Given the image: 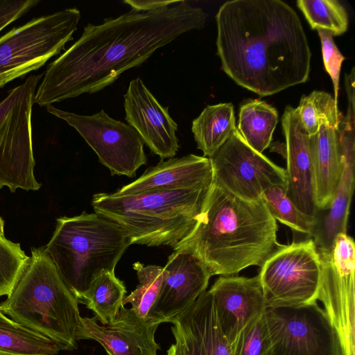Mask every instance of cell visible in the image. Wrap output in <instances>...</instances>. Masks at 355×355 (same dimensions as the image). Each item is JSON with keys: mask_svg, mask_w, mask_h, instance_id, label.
Wrapping results in <instances>:
<instances>
[{"mask_svg": "<svg viewBox=\"0 0 355 355\" xmlns=\"http://www.w3.org/2000/svg\"><path fill=\"white\" fill-rule=\"evenodd\" d=\"M207 17L202 8L180 1L157 10H132L98 25L88 24L79 39L47 65L34 102L47 107L98 92L181 35L203 28Z\"/></svg>", "mask_w": 355, "mask_h": 355, "instance_id": "cell-1", "label": "cell"}, {"mask_svg": "<svg viewBox=\"0 0 355 355\" xmlns=\"http://www.w3.org/2000/svg\"><path fill=\"white\" fill-rule=\"evenodd\" d=\"M221 69L263 97L306 83L311 53L300 19L281 0H232L216 15Z\"/></svg>", "mask_w": 355, "mask_h": 355, "instance_id": "cell-2", "label": "cell"}, {"mask_svg": "<svg viewBox=\"0 0 355 355\" xmlns=\"http://www.w3.org/2000/svg\"><path fill=\"white\" fill-rule=\"evenodd\" d=\"M277 225L262 199H242L214 180L196 225L175 249L192 252L211 276L261 266L280 245Z\"/></svg>", "mask_w": 355, "mask_h": 355, "instance_id": "cell-3", "label": "cell"}, {"mask_svg": "<svg viewBox=\"0 0 355 355\" xmlns=\"http://www.w3.org/2000/svg\"><path fill=\"white\" fill-rule=\"evenodd\" d=\"M210 186L125 195L99 193L91 204L94 212L120 225L131 244L175 249L194 230Z\"/></svg>", "mask_w": 355, "mask_h": 355, "instance_id": "cell-4", "label": "cell"}, {"mask_svg": "<svg viewBox=\"0 0 355 355\" xmlns=\"http://www.w3.org/2000/svg\"><path fill=\"white\" fill-rule=\"evenodd\" d=\"M78 301L61 279L44 247L31 248L28 262L0 311L20 324L56 343L77 348Z\"/></svg>", "mask_w": 355, "mask_h": 355, "instance_id": "cell-5", "label": "cell"}, {"mask_svg": "<svg viewBox=\"0 0 355 355\" xmlns=\"http://www.w3.org/2000/svg\"><path fill=\"white\" fill-rule=\"evenodd\" d=\"M131 245L125 231L112 220L83 212L57 218L55 230L44 247L61 279L78 300L105 271H114Z\"/></svg>", "mask_w": 355, "mask_h": 355, "instance_id": "cell-6", "label": "cell"}, {"mask_svg": "<svg viewBox=\"0 0 355 355\" xmlns=\"http://www.w3.org/2000/svg\"><path fill=\"white\" fill-rule=\"evenodd\" d=\"M81 18L69 8L33 18L0 37V88L44 66L73 39Z\"/></svg>", "mask_w": 355, "mask_h": 355, "instance_id": "cell-7", "label": "cell"}, {"mask_svg": "<svg viewBox=\"0 0 355 355\" xmlns=\"http://www.w3.org/2000/svg\"><path fill=\"white\" fill-rule=\"evenodd\" d=\"M42 76H29L0 102V189L15 192L41 188L34 175L32 112Z\"/></svg>", "mask_w": 355, "mask_h": 355, "instance_id": "cell-8", "label": "cell"}, {"mask_svg": "<svg viewBox=\"0 0 355 355\" xmlns=\"http://www.w3.org/2000/svg\"><path fill=\"white\" fill-rule=\"evenodd\" d=\"M321 268L313 239L280 245L263 262L257 275L266 307L316 302Z\"/></svg>", "mask_w": 355, "mask_h": 355, "instance_id": "cell-9", "label": "cell"}, {"mask_svg": "<svg viewBox=\"0 0 355 355\" xmlns=\"http://www.w3.org/2000/svg\"><path fill=\"white\" fill-rule=\"evenodd\" d=\"M321 278L318 300L324 307L340 341L342 355H355V243L338 234L331 248L318 251Z\"/></svg>", "mask_w": 355, "mask_h": 355, "instance_id": "cell-10", "label": "cell"}, {"mask_svg": "<svg viewBox=\"0 0 355 355\" xmlns=\"http://www.w3.org/2000/svg\"><path fill=\"white\" fill-rule=\"evenodd\" d=\"M269 355H342L338 335L316 302L266 307Z\"/></svg>", "mask_w": 355, "mask_h": 355, "instance_id": "cell-11", "label": "cell"}, {"mask_svg": "<svg viewBox=\"0 0 355 355\" xmlns=\"http://www.w3.org/2000/svg\"><path fill=\"white\" fill-rule=\"evenodd\" d=\"M46 110L76 130L112 175L132 177L146 163L144 142L138 132L130 125L110 117L104 110L89 116L53 105L47 106Z\"/></svg>", "mask_w": 355, "mask_h": 355, "instance_id": "cell-12", "label": "cell"}, {"mask_svg": "<svg viewBox=\"0 0 355 355\" xmlns=\"http://www.w3.org/2000/svg\"><path fill=\"white\" fill-rule=\"evenodd\" d=\"M209 159L214 181L242 199L257 201L270 187L286 188V170L252 148L237 128Z\"/></svg>", "mask_w": 355, "mask_h": 355, "instance_id": "cell-13", "label": "cell"}, {"mask_svg": "<svg viewBox=\"0 0 355 355\" xmlns=\"http://www.w3.org/2000/svg\"><path fill=\"white\" fill-rule=\"evenodd\" d=\"M211 277L192 252L175 250L163 268L160 291L147 320L159 324L170 322L206 291Z\"/></svg>", "mask_w": 355, "mask_h": 355, "instance_id": "cell-14", "label": "cell"}, {"mask_svg": "<svg viewBox=\"0 0 355 355\" xmlns=\"http://www.w3.org/2000/svg\"><path fill=\"white\" fill-rule=\"evenodd\" d=\"M125 120L140 135L151 152L162 159L172 158L179 148L178 124L146 87L143 80H132L124 94Z\"/></svg>", "mask_w": 355, "mask_h": 355, "instance_id": "cell-15", "label": "cell"}, {"mask_svg": "<svg viewBox=\"0 0 355 355\" xmlns=\"http://www.w3.org/2000/svg\"><path fill=\"white\" fill-rule=\"evenodd\" d=\"M158 326L122 306L108 324H99L95 316L81 317L76 338L96 340L108 355H157L160 349L155 340Z\"/></svg>", "mask_w": 355, "mask_h": 355, "instance_id": "cell-16", "label": "cell"}, {"mask_svg": "<svg viewBox=\"0 0 355 355\" xmlns=\"http://www.w3.org/2000/svg\"><path fill=\"white\" fill-rule=\"evenodd\" d=\"M175 355H232L208 291L171 321Z\"/></svg>", "mask_w": 355, "mask_h": 355, "instance_id": "cell-17", "label": "cell"}, {"mask_svg": "<svg viewBox=\"0 0 355 355\" xmlns=\"http://www.w3.org/2000/svg\"><path fill=\"white\" fill-rule=\"evenodd\" d=\"M208 292L220 329L231 344L241 330L266 308L258 275L220 276Z\"/></svg>", "mask_w": 355, "mask_h": 355, "instance_id": "cell-18", "label": "cell"}, {"mask_svg": "<svg viewBox=\"0 0 355 355\" xmlns=\"http://www.w3.org/2000/svg\"><path fill=\"white\" fill-rule=\"evenodd\" d=\"M286 139V193L302 213L317 217L309 137L296 108L287 105L282 117Z\"/></svg>", "mask_w": 355, "mask_h": 355, "instance_id": "cell-19", "label": "cell"}, {"mask_svg": "<svg viewBox=\"0 0 355 355\" xmlns=\"http://www.w3.org/2000/svg\"><path fill=\"white\" fill-rule=\"evenodd\" d=\"M343 161L341 177L331 204L318 223L312 236L319 251L329 250L336 236L346 233L354 189L355 119L344 117L337 129ZM320 212V211H319Z\"/></svg>", "mask_w": 355, "mask_h": 355, "instance_id": "cell-20", "label": "cell"}, {"mask_svg": "<svg viewBox=\"0 0 355 355\" xmlns=\"http://www.w3.org/2000/svg\"><path fill=\"white\" fill-rule=\"evenodd\" d=\"M214 180L210 159L189 154L162 159L148 168L138 179L115 191L116 195L180 188L207 187Z\"/></svg>", "mask_w": 355, "mask_h": 355, "instance_id": "cell-21", "label": "cell"}, {"mask_svg": "<svg viewBox=\"0 0 355 355\" xmlns=\"http://www.w3.org/2000/svg\"><path fill=\"white\" fill-rule=\"evenodd\" d=\"M314 200L318 211L328 209L339 183L343 161L337 130L326 122L310 135Z\"/></svg>", "mask_w": 355, "mask_h": 355, "instance_id": "cell-22", "label": "cell"}, {"mask_svg": "<svg viewBox=\"0 0 355 355\" xmlns=\"http://www.w3.org/2000/svg\"><path fill=\"white\" fill-rule=\"evenodd\" d=\"M236 129L231 103L207 105L192 122L197 148L211 157Z\"/></svg>", "mask_w": 355, "mask_h": 355, "instance_id": "cell-23", "label": "cell"}, {"mask_svg": "<svg viewBox=\"0 0 355 355\" xmlns=\"http://www.w3.org/2000/svg\"><path fill=\"white\" fill-rule=\"evenodd\" d=\"M278 120L275 107L263 101L249 99L240 107L237 129L252 148L262 153L271 144Z\"/></svg>", "mask_w": 355, "mask_h": 355, "instance_id": "cell-24", "label": "cell"}, {"mask_svg": "<svg viewBox=\"0 0 355 355\" xmlns=\"http://www.w3.org/2000/svg\"><path fill=\"white\" fill-rule=\"evenodd\" d=\"M52 340L8 318L0 311V355H57Z\"/></svg>", "mask_w": 355, "mask_h": 355, "instance_id": "cell-25", "label": "cell"}, {"mask_svg": "<svg viewBox=\"0 0 355 355\" xmlns=\"http://www.w3.org/2000/svg\"><path fill=\"white\" fill-rule=\"evenodd\" d=\"M125 286L114 271H105L90 284L82 302L94 313L98 322L105 325L112 322L119 313Z\"/></svg>", "mask_w": 355, "mask_h": 355, "instance_id": "cell-26", "label": "cell"}, {"mask_svg": "<svg viewBox=\"0 0 355 355\" xmlns=\"http://www.w3.org/2000/svg\"><path fill=\"white\" fill-rule=\"evenodd\" d=\"M296 109L301 123L309 135L318 132L322 122L337 130L343 117L334 98L324 92L313 91L308 96H302Z\"/></svg>", "mask_w": 355, "mask_h": 355, "instance_id": "cell-27", "label": "cell"}, {"mask_svg": "<svg viewBox=\"0 0 355 355\" xmlns=\"http://www.w3.org/2000/svg\"><path fill=\"white\" fill-rule=\"evenodd\" d=\"M261 198L275 220L296 232L312 236L318 223L317 217L300 211L287 196L286 188L270 187L262 193Z\"/></svg>", "mask_w": 355, "mask_h": 355, "instance_id": "cell-28", "label": "cell"}, {"mask_svg": "<svg viewBox=\"0 0 355 355\" xmlns=\"http://www.w3.org/2000/svg\"><path fill=\"white\" fill-rule=\"evenodd\" d=\"M297 5L313 29L329 31L333 36L345 33L348 16L345 8L336 0H298Z\"/></svg>", "mask_w": 355, "mask_h": 355, "instance_id": "cell-29", "label": "cell"}, {"mask_svg": "<svg viewBox=\"0 0 355 355\" xmlns=\"http://www.w3.org/2000/svg\"><path fill=\"white\" fill-rule=\"evenodd\" d=\"M133 268L137 272L139 284L130 295L125 297L123 304H130V309L139 318L147 320L149 311L160 291L163 267L155 265L144 266L139 262H135Z\"/></svg>", "mask_w": 355, "mask_h": 355, "instance_id": "cell-30", "label": "cell"}, {"mask_svg": "<svg viewBox=\"0 0 355 355\" xmlns=\"http://www.w3.org/2000/svg\"><path fill=\"white\" fill-rule=\"evenodd\" d=\"M29 258L19 243L0 236V297L8 296L12 291Z\"/></svg>", "mask_w": 355, "mask_h": 355, "instance_id": "cell-31", "label": "cell"}, {"mask_svg": "<svg viewBox=\"0 0 355 355\" xmlns=\"http://www.w3.org/2000/svg\"><path fill=\"white\" fill-rule=\"evenodd\" d=\"M231 345L232 355H269L271 343L264 311L241 330Z\"/></svg>", "mask_w": 355, "mask_h": 355, "instance_id": "cell-32", "label": "cell"}, {"mask_svg": "<svg viewBox=\"0 0 355 355\" xmlns=\"http://www.w3.org/2000/svg\"><path fill=\"white\" fill-rule=\"evenodd\" d=\"M317 31L321 42L324 68L331 78L334 90V99L338 104L340 73L345 57L336 46L331 33L323 29H318Z\"/></svg>", "mask_w": 355, "mask_h": 355, "instance_id": "cell-33", "label": "cell"}, {"mask_svg": "<svg viewBox=\"0 0 355 355\" xmlns=\"http://www.w3.org/2000/svg\"><path fill=\"white\" fill-rule=\"evenodd\" d=\"M40 2V0H0V32Z\"/></svg>", "mask_w": 355, "mask_h": 355, "instance_id": "cell-34", "label": "cell"}, {"mask_svg": "<svg viewBox=\"0 0 355 355\" xmlns=\"http://www.w3.org/2000/svg\"><path fill=\"white\" fill-rule=\"evenodd\" d=\"M180 1H162V0H125L123 3L128 4L132 10L137 11H153L167 8Z\"/></svg>", "mask_w": 355, "mask_h": 355, "instance_id": "cell-35", "label": "cell"}, {"mask_svg": "<svg viewBox=\"0 0 355 355\" xmlns=\"http://www.w3.org/2000/svg\"><path fill=\"white\" fill-rule=\"evenodd\" d=\"M271 146L270 151H275L279 154H281L284 158H286V145L284 144L279 143H275L272 144H270Z\"/></svg>", "mask_w": 355, "mask_h": 355, "instance_id": "cell-36", "label": "cell"}, {"mask_svg": "<svg viewBox=\"0 0 355 355\" xmlns=\"http://www.w3.org/2000/svg\"><path fill=\"white\" fill-rule=\"evenodd\" d=\"M167 355H175V344H173L167 350Z\"/></svg>", "mask_w": 355, "mask_h": 355, "instance_id": "cell-37", "label": "cell"}, {"mask_svg": "<svg viewBox=\"0 0 355 355\" xmlns=\"http://www.w3.org/2000/svg\"><path fill=\"white\" fill-rule=\"evenodd\" d=\"M0 236H4V221L0 216Z\"/></svg>", "mask_w": 355, "mask_h": 355, "instance_id": "cell-38", "label": "cell"}]
</instances>
